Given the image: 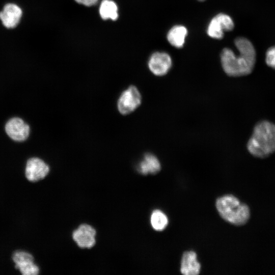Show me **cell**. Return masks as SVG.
<instances>
[{
    "mask_svg": "<svg viewBox=\"0 0 275 275\" xmlns=\"http://www.w3.org/2000/svg\"><path fill=\"white\" fill-rule=\"evenodd\" d=\"M161 169L160 162L153 154L146 153L138 167L139 172L143 175L157 173Z\"/></svg>",
    "mask_w": 275,
    "mask_h": 275,
    "instance_id": "cell-13",
    "label": "cell"
},
{
    "mask_svg": "<svg viewBox=\"0 0 275 275\" xmlns=\"http://www.w3.org/2000/svg\"><path fill=\"white\" fill-rule=\"evenodd\" d=\"M77 3L87 6H91L96 4L98 0H75Z\"/></svg>",
    "mask_w": 275,
    "mask_h": 275,
    "instance_id": "cell-18",
    "label": "cell"
},
{
    "mask_svg": "<svg viewBox=\"0 0 275 275\" xmlns=\"http://www.w3.org/2000/svg\"><path fill=\"white\" fill-rule=\"evenodd\" d=\"M141 95L134 86H130L123 91L118 100L119 112L122 115H127L133 112L141 104Z\"/></svg>",
    "mask_w": 275,
    "mask_h": 275,
    "instance_id": "cell-4",
    "label": "cell"
},
{
    "mask_svg": "<svg viewBox=\"0 0 275 275\" xmlns=\"http://www.w3.org/2000/svg\"><path fill=\"white\" fill-rule=\"evenodd\" d=\"M12 260L15 268L23 275H37L39 272V268L34 263L33 256L26 252H15L12 255Z\"/></svg>",
    "mask_w": 275,
    "mask_h": 275,
    "instance_id": "cell-6",
    "label": "cell"
},
{
    "mask_svg": "<svg viewBox=\"0 0 275 275\" xmlns=\"http://www.w3.org/2000/svg\"><path fill=\"white\" fill-rule=\"evenodd\" d=\"M6 133L12 140L23 142L26 140L30 133L29 125L22 119L14 117L9 120L5 126Z\"/></svg>",
    "mask_w": 275,
    "mask_h": 275,
    "instance_id": "cell-7",
    "label": "cell"
},
{
    "mask_svg": "<svg viewBox=\"0 0 275 275\" xmlns=\"http://www.w3.org/2000/svg\"><path fill=\"white\" fill-rule=\"evenodd\" d=\"M216 207L224 219L234 225H243L250 217L249 207L241 203L236 197L231 195L218 198L216 201Z\"/></svg>",
    "mask_w": 275,
    "mask_h": 275,
    "instance_id": "cell-3",
    "label": "cell"
},
{
    "mask_svg": "<svg viewBox=\"0 0 275 275\" xmlns=\"http://www.w3.org/2000/svg\"><path fill=\"white\" fill-rule=\"evenodd\" d=\"M99 13L103 19L115 20L118 17L117 6L111 0H103L100 6Z\"/></svg>",
    "mask_w": 275,
    "mask_h": 275,
    "instance_id": "cell-15",
    "label": "cell"
},
{
    "mask_svg": "<svg viewBox=\"0 0 275 275\" xmlns=\"http://www.w3.org/2000/svg\"><path fill=\"white\" fill-rule=\"evenodd\" d=\"M247 149L252 155L261 158L275 152V124L266 120L258 122L248 142Z\"/></svg>",
    "mask_w": 275,
    "mask_h": 275,
    "instance_id": "cell-2",
    "label": "cell"
},
{
    "mask_svg": "<svg viewBox=\"0 0 275 275\" xmlns=\"http://www.w3.org/2000/svg\"><path fill=\"white\" fill-rule=\"evenodd\" d=\"M172 64L171 57L166 52H156L150 57L148 61L150 70L155 75H166Z\"/></svg>",
    "mask_w": 275,
    "mask_h": 275,
    "instance_id": "cell-9",
    "label": "cell"
},
{
    "mask_svg": "<svg viewBox=\"0 0 275 275\" xmlns=\"http://www.w3.org/2000/svg\"><path fill=\"white\" fill-rule=\"evenodd\" d=\"M235 45L239 54L230 48H225L221 54L222 67L229 76L238 77L250 74L255 66L256 53L254 46L247 39L239 37Z\"/></svg>",
    "mask_w": 275,
    "mask_h": 275,
    "instance_id": "cell-1",
    "label": "cell"
},
{
    "mask_svg": "<svg viewBox=\"0 0 275 275\" xmlns=\"http://www.w3.org/2000/svg\"><path fill=\"white\" fill-rule=\"evenodd\" d=\"M187 34V30L185 26L180 25H175L169 31L167 39L172 46L181 48L184 45Z\"/></svg>",
    "mask_w": 275,
    "mask_h": 275,
    "instance_id": "cell-14",
    "label": "cell"
},
{
    "mask_svg": "<svg viewBox=\"0 0 275 275\" xmlns=\"http://www.w3.org/2000/svg\"><path fill=\"white\" fill-rule=\"evenodd\" d=\"M265 62L268 66L275 70V46H271L267 50Z\"/></svg>",
    "mask_w": 275,
    "mask_h": 275,
    "instance_id": "cell-17",
    "label": "cell"
},
{
    "mask_svg": "<svg viewBox=\"0 0 275 275\" xmlns=\"http://www.w3.org/2000/svg\"><path fill=\"white\" fill-rule=\"evenodd\" d=\"M22 15V10L18 6L9 3L0 12V19L6 28L13 29L18 25Z\"/></svg>",
    "mask_w": 275,
    "mask_h": 275,
    "instance_id": "cell-11",
    "label": "cell"
},
{
    "mask_svg": "<svg viewBox=\"0 0 275 275\" xmlns=\"http://www.w3.org/2000/svg\"><path fill=\"white\" fill-rule=\"evenodd\" d=\"M234 26V22L229 15L219 13L209 22L207 30V34L212 38L221 39L224 36V32L231 31Z\"/></svg>",
    "mask_w": 275,
    "mask_h": 275,
    "instance_id": "cell-5",
    "label": "cell"
},
{
    "mask_svg": "<svg viewBox=\"0 0 275 275\" xmlns=\"http://www.w3.org/2000/svg\"><path fill=\"white\" fill-rule=\"evenodd\" d=\"M96 232L91 226L87 224L80 225L72 234L74 241L82 249H90L95 244Z\"/></svg>",
    "mask_w": 275,
    "mask_h": 275,
    "instance_id": "cell-10",
    "label": "cell"
},
{
    "mask_svg": "<svg viewBox=\"0 0 275 275\" xmlns=\"http://www.w3.org/2000/svg\"><path fill=\"white\" fill-rule=\"evenodd\" d=\"M199 1H204V0H199Z\"/></svg>",
    "mask_w": 275,
    "mask_h": 275,
    "instance_id": "cell-19",
    "label": "cell"
},
{
    "mask_svg": "<svg viewBox=\"0 0 275 275\" xmlns=\"http://www.w3.org/2000/svg\"><path fill=\"white\" fill-rule=\"evenodd\" d=\"M150 222L152 228L156 231H162L168 224L166 215L160 210H155L151 214Z\"/></svg>",
    "mask_w": 275,
    "mask_h": 275,
    "instance_id": "cell-16",
    "label": "cell"
},
{
    "mask_svg": "<svg viewBox=\"0 0 275 275\" xmlns=\"http://www.w3.org/2000/svg\"><path fill=\"white\" fill-rule=\"evenodd\" d=\"M49 171V166L43 160L38 157H32L26 162L25 175L29 181L36 182L44 179Z\"/></svg>",
    "mask_w": 275,
    "mask_h": 275,
    "instance_id": "cell-8",
    "label": "cell"
},
{
    "mask_svg": "<svg viewBox=\"0 0 275 275\" xmlns=\"http://www.w3.org/2000/svg\"><path fill=\"white\" fill-rule=\"evenodd\" d=\"M201 265L197 260V255L193 251H188L183 254L180 271L185 275H197L200 273Z\"/></svg>",
    "mask_w": 275,
    "mask_h": 275,
    "instance_id": "cell-12",
    "label": "cell"
}]
</instances>
